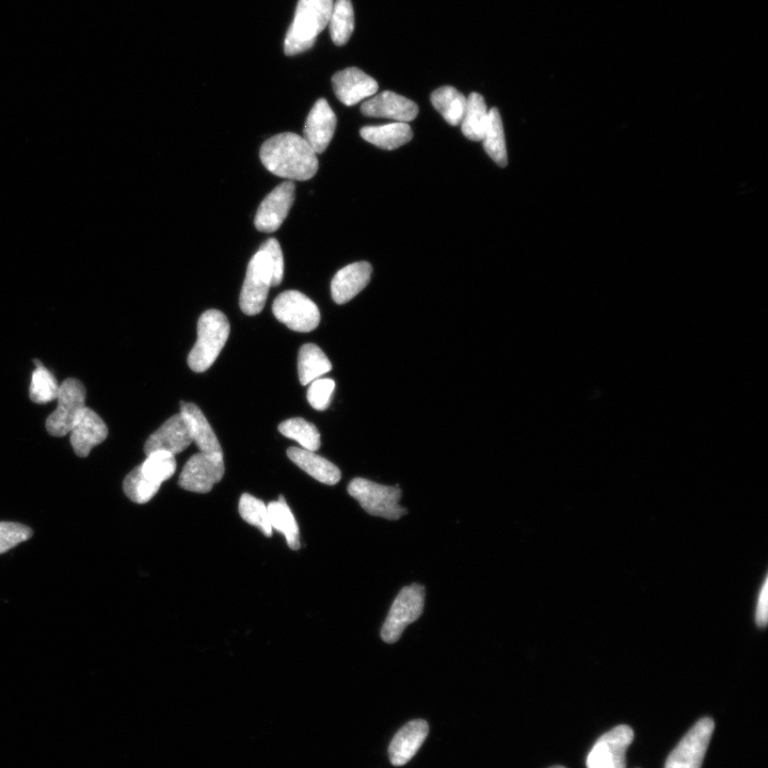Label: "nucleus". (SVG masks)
Instances as JSON below:
<instances>
[{
	"instance_id": "nucleus-34",
	"label": "nucleus",
	"mask_w": 768,
	"mask_h": 768,
	"mask_svg": "<svg viewBox=\"0 0 768 768\" xmlns=\"http://www.w3.org/2000/svg\"><path fill=\"white\" fill-rule=\"evenodd\" d=\"M32 536L29 527L14 522H0V554H4Z\"/></svg>"
},
{
	"instance_id": "nucleus-1",
	"label": "nucleus",
	"mask_w": 768,
	"mask_h": 768,
	"mask_svg": "<svg viewBox=\"0 0 768 768\" xmlns=\"http://www.w3.org/2000/svg\"><path fill=\"white\" fill-rule=\"evenodd\" d=\"M260 158L269 172L290 181H308L318 171L316 152L306 139L294 133L269 138L261 148Z\"/></svg>"
},
{
	"instance_id": "nucleus-7",
	"label": "nucleus",
	"mask_w": 768,
	"mask_h": 768,
	"mask_svg": "<svg viewBox=\"0 0 768 768\" xmlns=\"http://www.w3.org/2000/svg\"><path fill=\"white\" fill-rule=\"evenodd\" d=\"M274 275L268 256L262 250L251 259L246 279L240 293V309L249 316L263 311Z\"/></svg>"
},
{
	"instance_id": "nucleus-20",
	"label": "nucleus",
	"mask_w": 768,
	"mask_h": 768,
	"mask_svg": "<svg viewBox=\"0 0 768 768\" xmlns=\"http://www.w3.org/2000/svg\"><path fill=\"white\" fill-rule=\"evenodd\" d=\"M181 414L189 427L192 442H195L200 453L207 455H223L222 448L215 432L208 423L201 409L190 403H181Z\"/></svg>"
},
{
	"instance_id": "nucleus-2",
	"label": "nucleus",
	"mask_w": 768,
	"mask_h": 768,
	"mask_svg": "<svg viewBox=\"0 0 768 768\" xmlns=\"http://www.w3.org/2000/svg\"><path fill=\"white\" fill-rule=\"evenodd\" d=\"M333 4V0H299L284 41L287 56H296L313 47L320 32L329 24Z\"/></svg>"
},
{
	"instance_id": "nucleus-22",
	"label": "nucleus",
	"mask_w": 768,
	"mask_h": 768,
	"mask_svg": "<svg viewBox=\"0 0 768 768\" xmlns=\"http://www.w3.org/2000/svg\"><path fill=\"white\" fill-rule=\"evenodd\" d=\"M362 138L377 148L393 151L405 146L413 138L408 123L394 122L378 126H365L360 132Z\"/></svg>"
},
{
	"instance_id": "nucleus-14",
	"label": "nucleus",
	"mask_w": 768,
	"mask_h": 768,
	"mask_svg": "<svg viewBox=\"0 0 768 768\" xmlns=\"http://www.w3.org/2000/svg\"><path fill=\"white\" fill-rule=\"evenodd\" d=\"M333 89L338 98L346 106H354L378 91L376 80L357 68H348L332 77Z\"/></svg>"
},
{
	"instance_id": "nucleus-16",
	"label": "nucleus",
	"mask_w": 768,
	"mask_h": 768,
	"mask_svg": "<svg viewBox=\"0 0 768 768\" xmlns=\"http://www.w3.org/2000/svg\"><path fill=\"white\" fill-rule=\"evenodd\" d=\"M336 116L325 99L318 100L310 111L303 138L307 140L316 154L324 153L334 136Z\"/></svg>"
},
{
	"instance_id": "nucleus-3",
	"label": "nucleus",
	"mask_w": 768,
	"mask_h": 768,
	"mask_svg": "<svg viewBox=\"0 0 768 768\" xmlns=\"http://www.w3.org/2000/svg\"><path fill=\"white\" fill-rule=\"evenodd\" d=\"M230 335V323L226 315L218 310L203 313L198 323V340L188 356L192 371L203 373L210 368L220 355Z\"/></svg>"
},
{
	"instance_id": "nucleus-15",
	"label": "nucleus",
	"mask_w": 768,
	"mask_h": 768,
	"mask_svg": "<svg viewBox=\"0 0 768 768\" xmlns=\"http://www.w3.org/2000/svg\"><path fill=\"white\" fill-rule=\"evenodd\" d=\"M191 443L189 427L184 416L180 413L172 416L154 432L144 445V452L147 456L156 451L168 452L175 456L184 452Z\"/></svg>"
},
{
	"instance_id": "nucleus-13",
	"label": "nucleus",
	"mask_w": 768,
	"mask_h": 768,
	"mask_svg": "<svg viewBox=\"0 0 768 768\" xmlns=\"http://www.w3.org/2000/svg\"><path fill=\"white\" fill-rule=\"evenodd\" d=\"M362 114L370 118H384L408 123L419 115V107L404 96L384 91L372 96L361 106Z\"/></svg>"
},
{
	"instance_id": "nucleus-28",
	"label": "nucleus",
	"mask_w": 768,
	"mask_h": 768,
	"mask_svg": "<svg viewBox=\"0 0 768 768\" xmlns=\"http://www.w3.org/2000/svg\"><path fill=\"white\" fill-rule=\"evenodd\" d=\"M328 26L333 43L342 46L349 41L355 29L351 0H335Z\"/></svg>"
},
{
	"instance_id": "nucleus-30",
	"label": "nucleus",
	"mask_w": 768,
	"mask_h": 768,
	"mask_svg": "<svg viewBox=\"0 0 768 768\" xmlns=\"http://www.w3.org/2000/svg\"><path fill=\"white\" fill-rule=\"evenodd\" d=\"M279 431L284 437L298 442L303 447V450L314 453L319 450V431L315 425L304 419L295 418L284 421L280 424Z\"/></svg>"
},
{
	"instance_id": "nucleus-29",
	"label": "nucleus",
	"mask_w": 768,
	"mask_h": 768,
	"mask_svg": "<svg viewBox=\"0 0 768 768\" xmlns=\"http://www.w3.org/2000/svg\"><path fill=\"white\" fill-rule=\"evenodd\" d=\"M36 371L32 374L29 396L36 404H47L56 400L60 384L55 376L38 360L34 361Z\"/></svg>"
},
{
	"instance_id": "nucleus-4",
	"label": "nucleus",
	"mask_w": 768,
	"mask_h": 768,
	"mask_svg": "<svg viewBox=\"0 0 768 768\" xmlns=\"http://www.w3.org/2000/svg\"><path fill=\"white\" fill-rule=\"evenodd\" d=\"M348 493L368 515L398 520L408 514V510L399 505L402 499L399 486H383L368 479L355 478L348 486Z\"/></svg>"
},
{
	"instance_id": "nucleus-26",
	"label": "nucleus",
	"mask_w": 768,
	"mask_h": 768,
	"mask_svg": "<svg viewBox=\"0 0 768 768\" xmlns=\"http://www.w3.org/2000/svg\"><path fill=\"white\" fill-rule=\"evenodd\" d=\"M431 103L444 120L453 126L461 124L467 107V98L453 87H442L431 94Z\"/></svg>"
},
{
	"instance_id": "nucleus-32",
	"label": "nucleus",
	"mask_w": 768,
	"mask_h": 768,
	"mask_svg": "<svg viewBox=\"0 0 768 768\" xmlns=\"http://www.w3.org/2000/svg\"><path fill=\"white\" fill-rule=\"evenodd\" d=\"M239 514L249 524L260 528L262 533L271 537L272 527L269 521L268 509L265 503L245 493L239 501Z\"/></svg>"
},
{
	"instance_id": "nucleus-37",
	"label": "nucleus",
	"mask_w": 768,
	"mask_h": 768,
	"mask_svg": "<svg viewBox=\"0 0 768 768\" xmlns=\"http://www.w3.org/2000/svg\"><path fill=\"white\" fill-rule=\"evenodd\" d=\"M768 618V579L762 586L759 594L757 610H756V623L759 628L766 627Z\"/></svg>"
},
{
	"instance_id": "nucleus-18",
	"label": "nucleus",
	"mask_w": 768,
	"mask_h": 768,
	"mask_svg": "<svg viewBox=\"0 0 768 768\" xmlns=\"http://www.w3.org/2000/svg\"><path fill=\"white\" fill-rule=\"evenodd\" d=\"M373 268L370 263L350 264L336 274L331 283V294L335 303L345 304L360 294L370 283Z\"/></svg>"
},
{
	"instance_id": "nucleus-12",
	"label": "nucleus",
	"mask_w": 768,
	"mask_h": 768,
	"mask_svg": "<svg viewBox=\"0 0 768 768\" xmlns=\"http://www.w3.org/2000/svg\"><path fill=\"white\" fill-rule=\"evenodd\" d=\"M295 184L286 181L277 186L262 201L255 215V228L260 232H276L282 226L295 201Z\"/></svg>"
},
{
	"instance_id": "nucleus-6",
	"label": "nucleus",
	"mask_w": 768,
	"mask_h": 768,
	"mask_svg": "<svg viewBox=\"0 0 768 768\" xmlns=\"http://www.w3.org/2000/svg\"><path fill=\"white\" fill-rule=\"evenodd\" d=\"M87 393L84 384L70 378L60 384L57 397L58 406L48 416L46 429L54 437H64L70 434L73 426L86 408Z\"/></svg>"
},
{
	"instance_id": "nucleus-10",
	"label": "nucleus",
	"mask_w": 768,
	"mask_h": 768,
	"mask_svg": "<svg viewBox=\"0 0 768 768\" xmlns=\"http://www.w3.org/2000/svg\"><path fill=\"white\" fill-rule=\"evenodd\" d=\"M634 740V731L621 725L605 733L592 747L587 768H627V750Z\"/></svg>"
},
{
	"instance_id": "nucleus-25",
	"label": "nucleus",
	"mask_w": 768,
	"mask_h": 768,
	"mask_svg": "<svg viewBox=\"0 0 768 768\" xmlns=\"http://www.w3.org/2000/svg\"><path fill=\"white\" fill-rule=\"evenodd\" d=\"M269 521L272 531L284 535L288 547L292 550L300 549V531L292 510L288 507L283 496L279 501L271 502L268 506Z\"/></svg>"
},
{
	"instance_id": "nucleus-17",
	"label": "nucleus",
	"mask_w": 768,
	"mask_h": 768,
	"mask_svg": "<svg viewBox=\"0 0 768 768\" xmlns=\"http://www.w3.org/2000/svg\"><path fill=\"white\" fill-rule=\"evenodd\" d=\"M69 435L75 454L85 458L93 447L106 440L108 428L98 413L86 407Z\"/></svg>"
},
{
	"instance_id": "nucleus-38",
	"label": "nucleus",
	"mask_w": 768,
	"mask_h": 768,
	"mask_svg": "<svg viewBox=\"0 0 768 768\" xmlns=\"http://www.w3.org/2000/svg\"><path fill=\"white\" fill-rule=\"evenodd\" d=\"M551 768H566V767H563V766H554V767H551Z\"/></svg>"
},
{
	"instance_id": "nucleus-36",
	"label": "nucleus",
	"mask_w": 768,
	"mask_h": 768,
	"mask_svg": "<svg viewBox=\"0 0 768 768\" xmlns=\"http://www.w3.org/2000/svg\"><path fill=\"white\" fill-rule=\"evenodd\" d=\"M268 256L269 262L272 267V275H274V284L272 286H278L281 284L284 275V260L281 246L276 238H270L260 248Z\"/></svg>"
},
{
	"instance_id": "nucleus-8",
	"label": "nucleus",
	"mask_w": 768,
	"mask_h": 768,
	"mask_svg": "<svg viewBox=\"0 0 768 768\" xmlns=\"http://www.w3.org/2000/svg\"><path fill=\"white\" fill-rule=\"evenodd\" d=\"M272 312L279 322L296 332H311L320 322V312L316 304L297 291L280 294L272 304Z\"/></svg>"
},
{
	"instance_id": "nucleus-9",
	"label": "nucleus",
	"mask_w": 768,
	"mask_h": 768,
	"mask_svg": "<svg viewBox=\"0 0 768 768\" xmlns=\"http://www.w3.org/2000/svg\"><path fill=\"white\" fill-rule=\"evenodd\" d=\"M714 728L712 718L706 717L699 720L671 752L665 768H701Z\"/></svg>"
},
{
	"instance_id": "nucleus-24",
	"label": "nucleus",
	"mask_w": 768,
	"mask_h": 768,
	"mask_svg": "<svg viewBox=\"0 0 768 768\" xmlns=\"http://www.w3.org/2000/svg\"><path fill=\"white\" fill-rule=\"evenodd\" d=\"M332 370V364L325 352L317 345L306 344L300 348L298 374L302 386H308Z\"/></svg>"
},
{
	"instance_id": "nucleus-11",
	"label": "nucleus",
	"mask_w": 768,
	"mask_h": 768,
	"mask_svg": "<svg viewBox=\"0 0 768 768\" xmlns=\"http://www.w3.org/2000/svg\"><path fill=\"white\" fill-rule=\"evenodd\" d=\"M223 475V455L198 453L185 464L179 485L190 492L208 493L220 482Z\"/></svg>"
},
{
	"instance_id": "nucleus-5",
	"label": "nucleus",
	"mask_w": 768,
	"mask_h": 768,
	"mask_svg": "<svg viewBox=\"0 0 768 768\" xmlns=\"http://www.w3.org/2000/svg\"><path fill=\"white\" fill-rule=\"evenodd\" d=\"M424 605V586L412 584L400 590L381 629L383 642L387 644L397 643L409 624L421 618Z\"/></svg>"
},
{
	"instance_id": "nucleus-27",
	"label": "nucleus",
	"mask_w": 768,
	"mask_h": 768,
	"mask_svg": "<svg viewBox=\"0 0 768 768\" xmlns=\"http://www.w3.org/2000/svg\"><path fill=\"white\" fill-rule=\"evenodd\" d=\"M484 148L494 163L506 167L508 156L503 121L498 108L489 110V122L483 139Z\"/></svg>"
},
{
	"instance_id": "nucleus-21",
	"label": "nucleus",
	"mask_w": 768,
	"mask_h": 768,
	"mask_svg": "<svg viewBox=\"0 0 768 768\" xmlns=\"http://www.w3.org/2000/svg\"><path fill=\"white\" fill-rule=\"evenodd\" d=\"M287 456L296 466L310 476L328 486H334L341 480V471L329 460L318 456L314 452L303 450L299 447H291L287 450Z\"/></svg>"
},
{
	"instance_id": "nucleus-33",
	"label": "nucleus",
	"mask_w": 768,
	"mask_h": 768,
	"mask_svg": "<svg viewBox=\"0 0 768 768\" xmlns=\"http://www.w3.org/2000/svg\"><path fill=\"white\" fill-rule=\"evenodd\" d=\"M159 489L160 486L144 476L139 467L128 474L123 483V490L127 498L137 504L150 502Z\"/></svg>"
},
{
	"instance_id": "nucleus-35",
	"label": "nucleus",
	"mask_w": 768,
	"mask_h": 768,
	"mask_svg": "<svg viewBox=\"0 0 768 768\" xmlns=\"http://www.w3.org/2000/svg\"><path fill=\"white\" fill-rule=\"evenodd\" d=\"M335 389V382L328 378H319L310 383L308 400L310 405L318 411L326 410L331 403Z\"/></svg>"
},
{
	"instance_id": "nucleus-31",
	"label": "nucleus",
	"mask_w": 768,
	"mask_h": 768,
	"mask_svg": "<svg viewBox=\"0 0 768 768\" xmlns=\"http://www.w3.org/2000/svg\"><path fill=\"white\" fill-rule=\"evenodd\" d=\"M139 468L141 473L151 482L162 486L175 473L176 461L174 455L164 451H156L148 455L146 461Z\"/></svg>"
},
{
	"instance_id": "nucleus-19",
	"label": "nucleus",
	"mask_w": 768,
	"mask_h": 768,
	"mask_svg": "<svg viewBox=\"0 0 768 768\" xmlns=\"http://www.w3.org/2000/svg\"><path fill=\"white\" fill-rule=\"evenodd\" d=\"M429 727L423 719H415L400 729L393 739L389 755L394 766L407 764L427 739Z\"/></svg>"
},
{
	"instance_id": "nucleus-23",
	"label": "nucleus",
	"mask_w": 768,
	"mask_h": 768,
	"mask_svg": "<svg viewBox=\"0 0 768 768\" xmlns=\"http://www.w3.org/2000/svg\"><path fill=\"white\" fill-rule=\"evenodd\" d=\"M489 122V110L485 99L478 93L470 94L461 122L464 136L472 141H483Z\"/></svg>"
}]
</instances>
